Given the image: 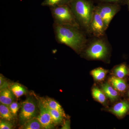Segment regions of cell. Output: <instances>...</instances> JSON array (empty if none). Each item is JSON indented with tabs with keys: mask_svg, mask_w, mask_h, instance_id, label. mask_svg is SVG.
<instances>
[{
	"mask_svg": "<svg viewBox=\"0 0 129 129\" xmlns=\"http://www.w3.org/2000/svg\"><path fill=\"white\" fill-rule=\"evenodd\" d=\"M108 72L107 70L99 68L92 70L91 74L95 80L100 81L104 79Z\"/></svg>",
	"mask_w": 129,
	"mask_h": 129,
	"instance_id": "d6986e66",
	"label": "cell"
},
{
	"mask_svg": "<svg viewBox=\"0 0 129 129\" xmlns=\"http://www.w3.org/2000/svg\"><path fill=\"white\" fill-rule=\"evenodd\" d=\"M115 76L120 79H124L129 74V68L125 63H122L115 67L114 70Z\"/></svg>",
	"mask_w": 129,
	"mask_h": 129,
	"instance_id": "9a60e30c",
	"label": "cell"
},
{
	"mask_svg": "<svg viewBox=\"0 0 129 129\" xmlns=\"http://www.w3.org/2000/svg\"><path fill=\"white\" fill-rule=\"evenodd\" d=\"M11 121L1 119L0 120V129H12L13 128V125Z\"/></svg>",
	"mask_w": 129,
	"mask_h": 129,
	"instance_id": "cb8c5ba5",
	"label": "cell"
},
{
	"mask_svg": "<svg viewBox=\"0 0 129 129\" xmlns=\"http://www.w3.org/2000/svg\"><path fill=\"white\" fill-rule=\"evenodd\" d=\"M88 39L81 53L85 57L93 60H105L109 56L110 44L106 35Z\"/></svg>",
	"mask_w": 129,
	"mask_h": 129,
	"instance_id": "7a4b0ae2",
	"label": "cell"
},
{
	"mask_svg": "<svg viewBox=\"0 0 129 129\" xmlns=\"http://www.w3.org/2000/svg\"><path fill=\"white\" fill-rule=\"evenodd\" d=\"M109 81L113 87L118 91L124 92L127 90V83L123 79L119 78L115 76H112L109 79Z\"/></svg>",
	"mask_w": 129,
	"mask_h": 129,
	"instance_id": "8fae6325",
	"label": "cell"
},
{
	"mask_svg": "<svg viewBox=\"0 0 129 129\" xmlns=\"http://www.w3.org/2000/svg\"><path fill=\"white\" fill-rule=\"evenodd\" d=\"M70 122L69 120H67L64 122V124L62 127L61 129H70Z\"/></svg>",
	"mask_w": 129,
	"mask_h": 129,
	"instance_id": "484cf974",
	"label": "cell"
},
{
	"mask_svg": "<svg viewBox=\"0 0 129 129\" xmlns=\"http://www.w3.org/2000/svg\"><path fill=\"white\" fill-rule=\"evenodd\" d=\"M72 0H44L41 3V6L50 7L53 6L69 5Z\"/></svg>",
	"mask_w": 129,
	"mask_h": 129,
	"instance_id": "e0dca14e",
	"label": "cell"
},
{
	"mask_svg": "<svg viewBox=\"0 0 129 129\" xmlns=\"http://www.w3.org/2000/svg\"><path fill=\"white\" fill-rule=\"evenodd\" d=\"M127 95L129 98V86L128 88V91H127Z\"/></svg>",
	"mask_w": 129,
	"mask_h": 129,
	"instance_id": "83f0119b",
	"label": "cell"
},
{
	"mask_svg": "<svg viewBox=\"0 0 129 129\" xmlns=\"http://www.w3.org/2000/svg\"><path fill=\"white\" fill-rule=\"evenodd\" d=\"M49 8L53 23L58 25L70 24L80 27L69 5L53 6Z\"/></svg>",
	"mask_w": 129,
	"mask_h": 129,
	"instance_id": "277c9868",
	"label": "cell"
},
{
	"mask_svg": "<svg viewBox=\"0 0 129 129\" xmlns=\"http://www.w3.org/2000/svg\"><path fill=\"white\" fill-rule=\"evenodd\" d=\"M9 108L11 112L14 117L17 114L19 109L20 108V105L16 102H13L9 106Z\"/></svg>",
	"mask_w": 129,
	"mask_h": 129,
	"instance_id": "603a6c76",
	"label": "cell"
},
{
	"mask_svg": "<svg viewBox=\"0 0 129 129\" xmlns=\"http://www.w3.org/2000/svg\"><path fill=\"white\" fill-rule=\"evenodd\" d=\"M95 7L103 20L106 30L114 17L120 11L121 6L114 3H98Z\"/></svg>",
	"mask_w": 129,
	"mask_h": 129,
	"instance_id": "5b68a950",
	"label": "cell"
},
{
	"mask_svg": "<svg viewBox=\"0 0 129 129\" xmlns=\"http://www.w3.org/2000/svg\"><path fill=\"white\" fill-rule=\"evenodd\" d=\"M8 84L7 82L6 81L3 76L1 75L0 76V88L1 90L5 88H8Z\"/></svg>",
	"mask_w": 129,
	"mask_h": 129,
	"instance_id": "d4e9b609",
	"label": "cell"
},
{
	"mask_svg": "<svg viewBox=\"0 0 129 129\" xmlns=\"http://www.w3.org/2000/svg\"><path fill=\"white\" fill-rule=\"evenodd\" d=\"M77 22L87 34L95 6L92 0H72L69 5Z\"/></svg>",
	"mask_w": 129,
	"mask_h": 129,
	"instance_id": "3957f363",
	"label": "cell"
},
{
	"mask_svg": "<svg viewBox=\"0 0 129 129\" xmlns=\"http://www.w3.org/2000/svg\"><path fill=\"white\" fill-rule=\"evenodd\" d=\"M127 6H128V9L129 11V0H127Z\"/></svg>",
	"mask_w": 129,
	"mask_h": 129,
	"instance_id": "4316f807",
	"label": "cell"
},
{
	"mask_svg": "<svg viewBox=\"0 0 129 129\" xmlns=\"http://www.w3.org/2000/svg\"><path fill=\"white\" fill-rule=\"evenodd\" d=\"M10 89L17 98L25 94L27 92V90L24 86L17 83H14L12 84Z\"/></svg>",
	"mask_w": 129,
	"mask_h": 129,
	"instance_id": "ac0fdd59",
	"label": "cell"
},
{
	"mask_svg": "<svg viewBox=\"0 0 129 129\" xmlns=\"http://www.w3.org/2000/svg\"><path fill=\"white\" fill-rule=\"evenodd\" d=\"M93 2L95 1L99 3H108L118 4L121 6L127 4V0H92Z\"/></svg>",
	"mask_w": 129,
	"mask_h": 129,
	"instance_id": "7402d4cb",
	"label": "cell"
},
{
	"mask_svg": "<svg viewBox=\"0 0 129 129\" xmlns=\"http://www.w3.org/2000/svg\"><path fill=\"white\" fill-rule=\"evenodd\" d=\"M109 111L119 117H123L129 112V101H121L115 104Z\"/></svg>",
	"mask_w": 129,
	"mask_h": 129,
	"instance_id": "9c48e42d",
	"label": "cell"
},
{
	"mask_svg": "<svg viewBox=\"0 0 129 129\" xmlns=\"http://www.w3.org/2000/svg\"><path fill=\"white\" fill-rule=\"evenodd\" d=\"M39 114L37 118L43 128H54L55 124L52 121L50 114L47 108L42 103L40 100L39 101Z\"/></svg>",
	"mask_w": 129,
	"mask_h": 129,
	"instance_id": "ba28073f",
	"label": "cell"
},
{
	"mask_svg": "<svg viewBox=\"0 0 129 129\" xmlns=\"http://www.w3.org/2000/svg\"><path fill=\"white\" fill-rule=\"evenodd\" d=\"M106 31L103 20L95 6L87 35L92 37H101L106 35Z\"/></svg>",
	"mask_w": 129,
	"mask_h": 129,
	"instance_id": "52a82bcc",
	"label": "cell"
},
{
	"mask_svg": "<svg viewBox=\"0 0 129 129\" xmlns=\"http://www.w3.org/2000/svg\"></svg>",
	"mask_w": 129,
	"mask_h": 129,
	"instance_id": "f1b7e54d",
	"label": "cell"
},
{
	"mask_svg": "<svg viewBox=\"0 0 129 129\" xmlns=\"http://www.w3.org/2000/svg\"><path fill=\"white\" fill-rule=\"evenodd\" d=\"M21 128L23 129H44L37 117L34 118L25 122Z\"/></svg>",
	"mask_w": 129,
	"mask_h": 129,
	"instance_id": "2e32d148",
	"label": "cell"
},
{
	"mask_svg": "<svg viewBox=\"0 0 129 129\" xmlns=\"http://www.w3.org/2000/svg\"><path fill=\"white\" fill-rule=\"evenodd\" d=\"M42 103L46 107L52 109L57 110L63 115L64 117L66 116L65 113L61 106L60 104L53 99L51 98H44L40 100Z\"/></svg>",
	"mask_w": 129,
	"mask_h": 129,
	"instance_id": "4fadbf2b",
	"label": "cell"
},
{
	"mask_svg": "<svg viewBox=\"0 0 129 129\" xmlns=\"http://www.w3.org/2000/svg\"><path fill=\"white\" fill-rule=\"evenodd\" d=\"M92 93L93 97L97 101L102 104H104L106 102V95L103 91L98 88L94 87L92 90Z\"/></svg>",
	"mask_w": 129,
	"mask_h": 129,
	"instance_id": "44dd1931",
	"label": "cell"
},
{
	"mask_svg": "<svg viewBox=\"0 0 129 129\" xmlns=\"http://www.w3.org/2000/svg\"><path fill=\"white\" fill-rule=\"evenodd\" d=\"M0 117L1 119L9 121L13 120L14 118L9 106L1 103L0 104Z\"/></svg>",
	"mask_w": 129,
	"mask_h": 129,
	"instance_id": "5bb4252c",
	"label": "cell"
},
{
	"mask_svg": "<svg viewBox=\"0 0 129 129\" xmlns=\"http://www.w3.org/2000/svg\"><path fill=\"white\" fill-rule=\"evenodd\" d=\"M46 108L50 113L52 121L55 124H59L62 122L64 116L61 113L57 110Z\"/></svg>",
	"mask_w": 129,
	"mask_h": 129,
	"instance_id": "ffe728a7",
	"label": "cell"
},
{
	"mask_svg": "<svg viewBox=\"0 0 129 129\" xmlns=\"http://www.w3.org/2000/svg\"><path fill=\"white\" fill-rule=\"evenodd\" d=\"M20 107L19 119L23 124L28 120L36 117L38 112L37 103L32 97L27 98L22 103Z\"/></svg>",
	"mask_w": 129,
	"mask_h": 129,
	"instance_id": "8992f818",
	"label": "cell"
},
{
	"mask_svg": "<svg viewBox=\"0 0 129 129\" xmlns=\"http://www.w3.org/2000/svg\"><path fill=\"white\" fill-rule=\"evenodd\" d=\"M55 39L58 44L69 47L81 53L88 41L87 34L80 27L76 25L53 24Z\"/></svg>",
	"mask_w": 129,
	"mask_h": 129,
	"instance_id": "6da1fadb",
	"label": "cell"
},
{
	"mask_svg": "<svg viewBox=\"0 0 129 129\" xmlns=\"http://www.w3.org/2000/svg\"><path fill=\"white\" fill-rule=\"evenodd\" d=\"M15 97L10 88H6L1 90L0 102L1 104L9 106L14 102Z\"/></svg>",
	"mask_w": 129,
	"mask_h": 129,
	"instance_id": "30bf717a",
	"label": "cell"
},
{
	"mask_svg": "<svg viewBox=\"0 0 129 129\" xmlns=\"http://www.w3.org/2000/svg\"><path fill=\"white\" fill-rule=\"evenodd\" d=\"M102 89L106 96L109 98L111 101H114L118 99L119 96L118 91L110 85V84L106 83L102 85Z\"/></svg>",
	"mask_w": 129,
	"mask_h": 129,
	"instance_id": "7c38bea8",
	"label": "cell"
}]
</instances>
